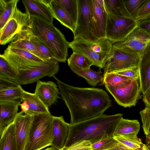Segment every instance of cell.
<instances>
[{"mask_svg":"<svg viewBox=\"0 0 150 150\" xmlns=\"http://www.w3.org/2000/svg\"><path fill=\"white\" fill-rule=\"evenodd\" d=\"M140 128V124L137 120H130L122 117L115 128L113 136L137 135Z\"/></svg>","mask_w":150,"mask_h":150,"instance_id":"cell-25","label":"cell"},{"mask_svg":"<svg viewBox=\"0 0 150 150\" xmlns=\"http://www.w3.org/2000/svg\"><path fill=\"white\" fill-rule=\"evenodd\" d=\"M150 14V0H146L139 11L137 21L141 18Z\"/></svg>","mask_w":150,"mask_h":150,"instance_id":"cell-41","label":"cell"},{"mask_svg":"<svg viewBox=\"0 0 150 150\" xmlns=\"http://www.w3.org/2000/svg\"><path fill=\"white\" fill-rule=\"evenodd\" d=\"M0 80L18 84V76L7 61L0 56Z\"/></svg>","mask_w":150,"mask_h":150,"instance_id":"cell-33","label":"cell"},{"mask_svg":"<svg viewBox=\"0 0 150 150\" xmlns=\"http://www.w3.org/2000/svg\"><path fill=\"white\" fill-rule=\"evenodd\" d=\"M149 143L150 144V137L149 138Z\"/></svg>","mask_w":150,"mask_h":150,"instance_id":"cell-49","label":"cell"},{"mask_svg":"<svg viewBox=\"0 0 150 150\" xmlns=\"http://www.w3.org/2000/svg\"><path fill=\"white\" fill-rule=\"evenodd\" d=\"M123 114H102L74 124H70L68 136L64 147L80 141H89L91 145L113 137L115 128Z\"/></svg>","mask_w":150,"mask_h":150,"instance_id":"cell-2","label":"cell"},{"mask_svg":"<svg viewBox=\"0 0 150 150\" xmlns=\"http://www.w3.org/2000/svg\"><path fill=\"white\" fill-rule=\"evenodd\" d=\"M106 150H128V149L125 145L119 142L113 148Z\"/></svg>","mask_w":150,"mask_h":150,"instance_id":"cell-44","label":"cell"},{"mask_svg":"<svg viewBox=\"0 0 150 150\" xmlns=\"http://www.w3.org/2000/svg\"><path fill=\"white\" fill-rule=\"evenodd\" d=\"M50 113L33 116L29 136L25 150H41L51 146L53 140Z\"/></svg>","mask_w":150,"mask_h":150,"instance_id":"cell-5","label":"cell"},{"mask_svg":"<svg viewBox=\"0 0 150 150\" xmlns=\"http://www.w3.org/2000/svg\"><path fill=\"white\" fill-rule=\"evenodd\" d=\"M105 86L117 103L125 108L135 106L140 97L141 89L139 78L133 79L129 85L122 88Z\"/></svg>","mask_w":150,"mask_h":150,"instance_id":"cell-9","label":"cell"},{"mask_svg":"<svg viewBox=\"0 0 150 150\" xmlns=\"http://www.w3.org/2000/svg\"><path fill=\"white\" fill-rule=\"evenodd\" d=\"M142 100L145 106L150 105V87L143 95Z\"/></svg>","mask_w":150,"mask_h":150,"instance_id":"cell-43","label":"cell"},{"mask_svg":"<svg viewBox=\"0 0 150 150\" xmlns=\"http://www.w3.org/2000/svg\"><path fill=\"white\" fill-rule=\"evenodd\" d=\"M30 21L26 30L29 40L42 57L43 60L47 61L55 59L54 56L48 47L37 37L32 33L30 27Z\"/></svg>","mask_w":150,"mask_h":150,"instance_id":"cell-27","label":"cell"},{"mask_svg":"<svg viewBox=\"0 0 150 150\" xmlns=\"http://www.w3.org/2000/svg\"><path fill=\"white\" fill-rule=\"evenodd\" d=\"M140 56L127 47H112L104 68V73L139 67Z\"/></svg>","mask_w":150,"mask_h":150,"instance_id":"cell-8","label":"cell"},{"mask_svg":"<svg viewBox=\"0 0 150 150\" xmlns=\"http://www.w3.org/2000/svg\"><path fill=\"white\" fill-rule=\"evenodd\" d=\"M72 71L78 76L85 79L87 83L92 86H96L101 82L103 79L100 71H95L90 68L87 70H81L74 67L70 68Z\"/></svg>","mask_w":150,"mask_h":150,"instance_id":"cell-31","label":"cell"},{"mask_svg":"<svg viewBox=\"0 0 150 150\" xmlns=\"http://www.w3.org/2000/svg\"><path fill=\"white\" fill-rule=\"evenodd\" d=\"M28 25L16 35L8 46L28 52L43 60L42 57L35 48L28 36L26 30Z\"/></svg>","mask_w":150,"mask_h":150,"instance_id":"cell-21","label":"cell"},{"mask_svg":"<svg viewBox=\"0 0 150 150\" xmlns=\"http://www.w3.org/2000/svg\"><path fill=\"white\" fill-rule=\"evenodd\" d=\"M21 110L14 121L18 150H25L28 139L33 116L23 114Z\"/></svg>","mask_w":150,"mask_h":150,"instance_id":"cell-15","label":"cell"},{"mask_svg":"<svg viewBox=\"0 0 150 150\" xmlns=\"http://www.w3.org/2000/svg\"><path fill=\"white\" fill-rule=\"evenodd\" d=\"M30 20V16L28 14L22 12L16 5L6 24L0 30V45H4L11 42L16 35L29 23Z\"/></svg>","mask_w":150,"mask_h":150,"instance_id":"cell-10","label":"cell"},{"mask_svg":"<svg viewBox=\"0 0 150 150\" xmlns=\"http://www.w3.org/2000/svg\"><path fill=\"white\" fill-rule=\"evenodd\" d=\"M60 150H92L91 144L87 141L76 142L67 147H64Z\"/></svg>","mask_w":150,"mask_h":150,"instance_id":"cell-39","label":"cell"},{"mask_svg":"<svg viewBox=\"0 0 150 150\" xmlns=\"http://www.w3.org/2000/svg\"><path fill=\"white\" fill-rule=\"evenodd\" d=\"M51 0H23L22 1L26 12L29 16L38 18L53 24L54 18L49 7Z\"/></svg>","mask_w":150,"mask_h":150,"instance_id":"cell-16","label":"cell"},{"mask_svg":"<svg viewBox=\"0 0 150 150\" xmlns=\"http://www.w3.org/2000/svg\"><path fill=\"white\" fill-rule=\"evenodd\" d=\"M70 124L65 122L62 116H54L52 123L53 140L51 146L58 150L64 146L68 138Z\"/></svg>","mask_w":150,"mask_h":150,"instance_id":"cell-18","label":"cell"},{"mask_svg":"<svg viewBox=\"0 0 150 150\" xmlns=\"http://www.w3.org/2000/svg\"><path fill=\"white\" fill-rule=\"evenodd\" d=\"M104 2L107 14L110 13L132 18L126 9L122 0H104Z\"/></svg>","mask_w":150,"mask_h":150,"instance_id":"cell-29","label":"cell"},{"mask_svg":"<svg viewBox=\"0 0 150 150\" xmlns=\"http://www.w3.org/2000/svg\"><path fill=\"white\" fill-rule=\"evenodd\" d=\"M24 91L19 84L0 80V102L20 99Z\"/></svg>","mask_w":150,"mask_h":150,"instance_id":"cell-22","label":"cell"},{"mask_svg":"<svg viewBox=\"0 0 150 150\" xmlns=\"http://www.w3.org/2000/svg\"><path fill=\"white\" fill-rule=\"evenodd\" d=\"M43 150H58L57 149H56L52 147L47 148Z\"/></svg>","mask_w":150,"mask_h":150,"instance_id":"cell-47","label":"cell"},{"mask_svg":"<svg viewBox=\"0 0 150 150\" xmlns=\"http://www.w3.org/2000/svg\"><path fill=\"white\" fill-rule=\"evenodd\" d=\"M127 11L132 18L137 20L141 8L146 0H122Z\"/></svg>","mask_w":150,"mask_h":150,"instance_id":"cell-35","label":"cell"},{"mask_svg":"<svg viewBox=\"0 0 150 150\" xmlns=\"http://www.w3.org/2000/svg\"><path fill=\"white\" fill-rule=\"evenodd\" d=\"M21 100L26 102L29 109L26 115L32 116L44 113H50L49 108L42 103L38 96L33 93L25 91H23Z\"/></svg>","mask_w":150,"mask_h":150,"instance_id":"cell-24","label":"cell"},{"mask_svg":"<svg viewBox=\"0 0 150 150\" xmlns=\"http://www.w3.org/2000/svg\"><path fill=\"white\" fill-rule=\"evenodd\" d=\"M21 108L25 114H26L29 109V107L27 103L24 101L20 105Z\"/></svg>","mask_w":150,"mask_h":150,"instance_id":"cell-45","label":"cell"},{"mask_svg":"<svg viewBox=\"0 0 150 150\" xmlns=\"http://www.w3.org/2000/svg\"><path fill=\"white\" fill-rule=\"evenodd\" d=\"M0 56L7 61L17 75L20 71L34 69L45 64L48 61L28 52L8 45Z\"/></svg>","mask_w":150,"mask_h":150,"instance_id":"cell-6","label":"cell"},{"mask_svg":"<svg viewBox=\"0 0 150 150\" xmlns=\"http://www.w3.org/2000/svg\"><path fill=\"white\" fill-rule=\"evenodd\" d=\"M148 148L149 149V150H150V146L148 147Z\"/></svg>","mask_w":150,"mask_h":150,"instance_id":"cell-48","label":"cell"},{"mask_svg":"<svg viewBox=\"0 0 150 150\" xmlns=\"http://www.w3.org/2000/svg\"><path fill=\"white\" fill-rule=\"evenodd\" d=\"M92 16L90 31L94 40L106 37L108 14L97 0H91Z\"/></svg>","mask_w":150,"mask_h":150,"instance_id":"cell-14","label":"cell"},{"mask_svg":"<svg viewBox=\"0 0 150 150\" xmlns=\"http://www.w3.org/2000/svg\"><path fill=\"white\" fill-rule=\"evenodd\" d=\"M149 18H150V14H149L147 15H146L145 16L142 17L141 18H140L138 20L146 19H148Z\"/></svg>","mask_w":150,"mask_h":150,"instance_id":"cell-46","label":"cell"},{"mask_svg":"<svg viewBox=\"0 0 150 150\" xmlns=\"http://www.w3.org/2000/svg\"><path fill=\"white\" fill-rule=\"evenodd\" d=\"M68 45L73 52L86 56L100 69L104 67L112 47V43L105 38L92 40L78 38Z\"/></svg>","mask_w":150,"mask_h":150,"instance_id":"cell-4","label":"cell"},{"mask_svg":"<svg viewBox=\"0 0 150 150\" xmlns=\"http://www.w3.org/2000/svg\"><path fill=\"white\" fill-rule=\"evenodd\" d=\"M124 76L132 79L139 78V67L124 69L113 72Z\"/></svg>","mask_w":150,"mask_h":150,"instance_id":"cell-40","label":"cell"},{"mask_svg":"<svg viewBox=\"0 0 150 150\" xmlns=\"http://www.w3.org/2000/svg\"><path fill=\"white\" fill-rule=\"evenodd\" d=\"M69 13L75 24L78 16L77 0H56Z\"/></svg>","mask_w":150,"mask_h":150,"instance_id":"cell-36","label":"cell"},{"mask_svg":"<svg viewBox=\"0 0 150 150\" xmlns=\"http://www.w3.org/2000/svg\"><path fill=\"white\" fill-rule=\"evenodd\" d=\"M150 42V34L137 27L124 41L113 44L112 46L116 48H129L141 57Z\"/></svg>","mask_w":150,"mask_h":150,"instance_id":"cell-13","label":"cell"},{"mask_svg":"<svg viewBox=\"0 0 150 150\" xmlns=\"http://www.w3.org/2000/svg\"><path fill=\"white\" fill-rule=\"evenodd\" d=\"M0 137V150H18L14 121L5 130Z\"/></svg>","mask_w":150,"mask_h":150,"instance_id":"cell-26","label":"cell"},{"mask_svg":"<svg viewBox=\"0 0 150 150\" xmlns=\"http://www.w3.org/2000/svg\"><path fill=\"white\" fill-rule=\"evenodd\" d=\"M139 68L141 92L143 95L150 87V42L140 57Z\"/></svg>","mask_w":150,"mask_h":150,"instance_id":"cell-20","label":"cell"},{"mask_svg":"<svg viewBox=\"0 0 150 150\" xmlns=\"http://www.w3.org/2000/svg\"><path fill=\"white\" fill-rule=\"evenodd\" d=\"M56 83L52 81L39 80L37 82L34 93L48 108L55 103L60 92Z\"/></svg>","mask_w":150,"mask_h":150,"instance_id":"cell-17","label":"cell"},{"mask_svg":"<svg viewBox=\"0 0 150 150\" xmlns=\"http://www.w3.org/2000/svg\"><path fill=\"white\" fill-rule=\"evenodd\" d=\"M30 27L33 35L50 49L58 62H65L69 42L60 30L53 24L38 18L30 16Z\"/></svg>","mask_w":150,"mask_h":150,"instance_id":"cell-3","label":"cell"},{"mask_svg":"<svg viewBox=\"0 0 150 150\" xmlns=\"http://www.w3.org/2000/svg\"><path fill=\"white\" fill-rule=\"evenodd\" d=\"M60 94L70 115V124H74L103 114L112 105L108 93L103 89L72 86L55 76Z\"/></svg>","mask_w":150,"mask_h":150,"instance_id":"cell-1","label":"cell"},{"mask_svg":"<svg viewBox=\"0 0 150 150\" xmlns=\"http://www.w3.org/2000/svg\"><path fill=\"white\" fill-rule=\"evenodd\" d=\"M119 142L113 137L103 139L91 145L92 150H106L114 147Z\"/></svg>","mask_w":150,"mask_h":150,"instance_id":"cell-37","label":"cell"},{"mask_svg":"<svg viewBox=\"0 0 150 150\" xmlns=\"http://www.w3.org/2000/svg\"><path fill=\"white\" fill-rule=\"evenodd\" d=\"M68 66L81 70H87L94 65L93 63L83 55L73 52L67 59Z\"/></svg>","mask_w":150,"mask_h":150,"instance_id":"cell-34","label":"cell"},{"mask_svg":"<svg viewBox=\"0 0 150 150\" xmlns=\"http://www.w3.org/2000/svg\"><path fill=\"white\" fill-rule=\"evenodd\" d=\"M59 68V62L53 59L34 69L20 71L18 74V83L29 84L37 82L44 77H54L58 72Z\"/></svg>","mask_w":150,"mask_h":150,"instance_id":"cell-12","label":"cell"},{"mask_svg":"<svg viewBox=\"0 0 150 150\" xmlns=\"http://www.w3.org/2000/svg\"><path fill=\"white\" fill-rule=\"evenodd\" d=\"M142 126L146 136L150 135V105L145 106L139 112Z\"/></svg>","mask_w":150,"mask_h":150,"instance_id":"cell-38","label":"cell"},{"mask_svg":"<svg viewBox=\"0 0 150 150\" xmlns=\"http://www.w3.org/2000/svg\"><path fill=\"white\" fill-rule=\"evenodd\" d=\"M21 101L17 100L0 102V136L15 119Z\"/></svg>","mask_w":150,"mask_h":150,"instance_id":"cell-19","label":"cell"},{"mask_svg":"<svg viewBox=\"0 0 150 150\" xmlns=\"http://www.w3.org/2000/svg\"><path fill=\"white\" fill-rule=\"evenodd\" d=\"M101 85L110 86L116 88H122L129 85L132 79L128 77L114 73H103Z\"/></svg>","mask_w":150,"mask_h":150,"instance_id":"cell-28","label":"cell"},{"mask_svg":"<svg viewBox=\"0 0 150 150\" xmlns=\"http://www.w3.org/2000/svg\"><path fill=\"white\" fill-rule=\"evenodd\" d=\"M107 14L105 38L112 44L124 41L138 27L137 20L110 13Z\"/></svg>","mask_w":150,"mask_h":150,"instance_id":"cell-7","label":"cell"},{"mask_svg":"<svg viewBox=\"0 0 150 150\" xmlns=\"http://www.w3.org/2000/svg\"><path fill=\"white\" fill-rule=\"evenodd\" d=\"M113 137L117 141L133 150H149L137 135H121Z\"/></svg>","mask_w":150,"mask_h":150,"instance_id":"cell-32","label":"cell"},{"mask_svg":"<svg viewBox=\"0 0 150 150\" xmlns=\"http://www.w3.org/2000/svg\"><path fill=\"white\" fill-rule=\"evenodd\" d=\"M138 27L150 34V18L137 21Z\"/></svg>","mask_w":150,"mask_h":150,"instance_id":"cell-42","label":"cell"},{"mask_svg":"<svg viewBox=\"0 0 150 150\" xmlns=\"http://www.w3.org/2000/svg\"><path fill=\"white\" fill-rule=\"evenodd\" d=\"M19 0H0V30L10 17Z\"/></svg>","mask_w":150,"mask_h":150,"instance_id":"cell-30","label":"cell"},{"mask_svg":"<svg viewBox=\"0 0 150 150\" xmlns=\"http://www.w3.org/2000/svg\"><path fill=\"white\" fill-rule=\"evenodd\" d=\"M49 7L52 16L64 26L74 32L76 24L67 12L58 4L56 0H51Z\"/></svg>","mask_w":150,"mask_h":150,"instance_id":"cell-23","label":"cell"},{"mask_svg":"<svg viewBox=\"0 0 150 150\" xmlns=\"http://www.w3.org/2000/svg\"><path fill=\"white\" fill-rule=\"evenodd\" d=\"M77 1L78 16L73 33L74 39L82 38L94 40L90 31L92 16L91 0H77Z\"/></svg>","mask_w":150,"mask_h":150,"instance_id":"cell-11","label":"cell"}]
</instances>
